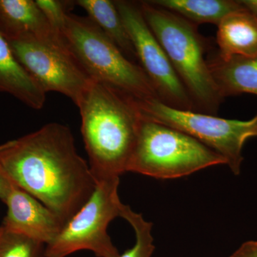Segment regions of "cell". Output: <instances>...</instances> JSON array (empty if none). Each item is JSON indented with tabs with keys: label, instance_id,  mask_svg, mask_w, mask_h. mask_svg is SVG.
Returning <instances> with one entry per match:
<instances>
[{
	"label": "cell",
	"instance_id": "cell-12",
	"mask_svg": "<svg viewBox=\"0 0 257 257\" xmlns=\"http://www.w3.org/2000/svg\"><path fill=\"white\" fill-rule=\"evenodd\" d=\"M0 32L7 40L58 35L33 0H0Z\"/></svg>",
	"mask_w": 257,
	"mask_h": 257
},
{
	"label": "cell",
	"instance_id": "cell-18",
	"mask_svg": "<svg viewBox=\"0 0 257 257\" xmlns=\"http://www.w3.org/2000/svg\"><path fill=\"white\" fill-rule=\"evenodd\" d=\"M45 243L0 226V257H46Z\"/></svg>",
	"mask_w": 257,
	"mask_h": 257
},
{
	"label": "cell",
	"instance_id": "cell-1",
	"mask_svg": "<svg viewBox=\"0 0 257 257\" xmlns=\"http://www.w3.org/2000/svg\"><path fill=\"white\" fill-rule=\"evenodd\" d=\"M0 167L12 183L55 212L64 226L96 188L72 132L59 123L0 145Z\"/></svg>",
	"mask_w": 257,
	"mask_h": 257
},
{
	"label": "cell",
	"instance_id": "cell-4",
	"mask_svg": "<svg viewBox=\"0 0 257 257\" xmlns=\"http://www.w3.org/2000/svg\"><path fill=\"white\" fill-rule=\"evenodd\" d=\"M60 33L93 80L130 96L139 106L158 99L141 66L128 59L88 17L68 13Z\"/></svg>",
	"mask_w": 257,
	"mask_h": 257
},
{
	"label": "cell",
	"instance_id": "cell-21",
	"mask_svg": "<svg viewBox=\"0 0 257 257\" xmlns=\"http://www.w3.org/2000/svg\"><path fill=\"white\" fill-rule=\"evenodd\" d=\"M13 184L0 167V200L5 202L13 188Z\"/></svg>",
	"mask_w": 257,
	"mask_h": 257
},
{
	"label": "cell",
	"instance_id": "cell-11",
	"mask_svg": "<svg viewBox=\"0 0 257 257\" xmlns=\"http://www.w3.org/2000/svg\"><path fill=\"white\" fill-rule=\"evenodd\" d=\"M207 63L224 99L244 93L257 95V55L221 59L216 53L208 57Z\"/></svg>",
	"mask_w": 257,
	"mask_h": 257
},
{
	"label": "cell",
	"instance_id": "cell-14",
	"mask_svg": "<svg viewBox=\"0 0 257 257\" xmlns=\"http://www.w3.org/2000/svg\"><path fill=\"white\" fill-rule=\"evenodd\" d=\"M0 92L8 93L32 109L45 105L47 93L17 60L9 42L0 32Z\"/></svg>",
	"mask_w": 257,
	"mask_h": 257
},
{
	"label": "cell",
	"instance_id": "cell-6",
	"mask_svg": "<svg viewBox=\"0 0 257 257\" xmlns=\"http://www.w3.org/2000/svg\"><path fill=\"white\" fill-rule=\"evenodd\" d=\"M119 185V178L96 182L87 202L46 245L45 256L66 257L88 250L96 257H119V251L107 232L109 223L121 217L124 205L118 194Z\"/></svg>",
	"mask_w": 257,
	"mask_h": 257
},
{
	"label": "cell",
	"instance_id": "cell-20",
	"mask_svg": "<svg viewBox=\"0 0 257 257\" xmlns=\"http://www.w3.org/2000/svg\"><path fill=\"white\" fill-rule=\"evenodd\" d=\"M229 257H257V241L243 243Z\"/></svg>",
	"mask_w": 257,
	"mask_h": 257
},
{
	"label": "cell",
	"instance_id": "cell-19",
	"mask_svg": "<svg viewBox=\"0 0 257 257\" xmlns=\"http://www.w3.org/2000/svg\"><path fill=\"white\" fill-rule=\"evenodd\" d=\"M35 2L51 26L58 32L63 25L66 16L69 13V9L75 5L74 2L59 0H36Z\"/></svg>",
	"mask_w": 257,
	"mask_h": 257
},
{
	"label": "cell",
	"instance_id": "cell-2",
	"mask_svg": "<svg viewBox=\"0 0 257 257\" xmlns=\"http://www.w3.org/2000/svg\"><path fill=\"white\" fill-rule=\"evenodd\" d=\"M83 140L96 183L127 172L144 118L138 103L92 80L77 105Z\"/></svg>",
	"mask_w": 257,
	"mask_h": 257
},
{
	"label": "cell",
	"instance_id": "cell-5",
	"mask_svg": "<svg viewBox=\"0 0 257 257\" xmlns=\"http://www.w3.org/2000/svg\"><path fill=\"white\" fill-rule=\"evenodd\" d=\"M220 165L224 157L199 140L144 115L127 172L171 179Z\"/></svg>",
	"mask_w": 257,
	"mask_h": 257
},
{
	"label": "cell",
	"instance_id": "cell-17",
	"mask_svg": "<svg viewBox=\"0 0 257 257\" xmlns=\"http://www.w3.org/2000/svg\"><path fill=\"white\" fill-rule=\"evenodd\" d=\"M121 217L133 226L135 243L119 257H152L155 250L152 234V223L144 219L142 214L135 212L128 205L123 206Z\"/></svg>",
	"mask_w": 257,
	"mask_h": 257
},
{
	"label": "cell",
	"instance_id": "cell-8",
	"mask_svg": "<svg viewBox=\"0 0 257 257\" xmlns=\"http://www.w3.org/2000/svg\"><path fill=\"white\" fill-rule=\"evenodd\" d=\"M140 106L147 117L188 134L217 152L235 175L241 172L243 145L248 139L257 138V114L246 121L224 119L175 109L158 99L145 101Z\"/></svg>",
	"mask_w": 257,
	"mask_h": 257
},
{
	"label": "cell",
	"instance_id": "cell-3",
	"mask_svg": "<svg viewBox=\"0 0 257 257\" xmlns=\"http://www.w3.org/2000/svg\"><path fill=\"white\" fill-rule=\"evenodd\" d=\"M140 5L147 25L188 93L194 111L216 116L224 98L211 75L205 57L207 41L197 25L150 1Z\"/></svg>",
	"mask_w": 257,
	"mask_h": 257
},
{
	"label": "cell",
	"instance_id": "cell-13",
	"mask_svg": "<svg viewBox=\"0 0 257 257\" xmlns=\"http://www.w3.org/2000/svg\"><path fill=\"white\" fill-rule=\"evenodd\" d=\"M217 27V55L221 59L257 55V18L252 13L246 9L234 12Z\"/></svg>",
	"mask_w": 257,
	"mask_h": 257
},
{
	"label": "cell",
	"instance_id": "cell-10",
	"mask_svg": "<svg viewBox=\"0 0 257 257\" xmlns=\"http://www.w3.org/2000/svg\"><path fill=\"white\" fill-rule=\"evenodd\" d=\"M5 204L8 212L3 226L11 231L47 245L63 229V221L55 212L15 184Z\"/></svg>",
	"mask_w": 257,
	"mask_h": 257
},
{
	"label": "cell",
	"instance_id": "cell-9",
	"mask_svg": "<svg viewBox=\"0 0 257 257\" xmlns=\"http://www.w3.org/2000/svg\"><path fill=\"white\" fill-rule=\"evenodd\" d=\"M128 34L137 58L156 91L159 100L184 111H194L183 84L176 73L163 47L147 25L139 3L114 1Z\"/></svg>",
	"mask_w": 257,
	"mask_h": 257
},
{
	"label": "cell",
	"instance_id": "cell-7",
	"mask_svg": "<svg viewBox=\"0 0 257 257\" xmlns=\"http://www.w3.org/2000/svg\"><path fill=\"white\" fill-rule=\"evenodd\" d=\"M7 40L17 60L45 92L60 93L77 105L93 79L60 34Z\"/></svg>",
	"mask_w": 257,
	"mask_h": 257
},
{
	"label": "cell",
	"instance_id": "cell-15",
	"mask_svg": "<svg viewBox=\"0 0 257 257\" xmlns=\"http://www.w3.org/2000/svg\"><path fill=\"white\" fill-rule=\"evenodd\" d=\"M76 5L87 13L88 18L104 32L128 59L135 60L136 52L114 1L77 0Z\"/></svg>",
	"mask_w": 257,
	"mask_h": 257
},
{
	"label": "cell",
	"instance_id": "cell-16",
	"mask_svg": "<svg viewBox=\"0 0 257 257\" xmlns=\"http://www.w3.org/2000/svg\"><path fill=\"white\" fill-rule=\"evenodd\" d=\"M152 4L172 12L194 25H218L226 15L246 8L233 0H153Z\"/></svg>",
	"mask_w": 257,
	"mask_h": 257
},
{
	"label": "cell",
	"instance_id": "cell-22",
	"mask_svg": "<svg viewBox=\"0 0 257 257\" xmlns=\"http://www.w3.org/2000/svg\"><path fill=\"white\" fill-rule=\"evenodd\" d=\"M241 3L248 11L257 18V0H243Z\"/></svg>",
	"mask_w": 257,
	"mask_h": 257
}]
</instances>
